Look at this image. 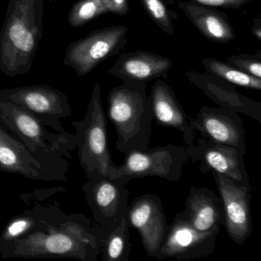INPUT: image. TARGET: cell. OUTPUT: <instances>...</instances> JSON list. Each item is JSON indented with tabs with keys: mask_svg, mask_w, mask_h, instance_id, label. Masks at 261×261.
Segmentation results:
<instances>
[{
	"mask_svg": "<svg viewBox=\"0 0 261 261\" xmlns=\"http://www.w3.org/2000/svg\"><path fill=\"white\" fill-rule=\"evenodd\" d=\"M173 65L169 58L149 51H137L120 55L108 73L122 81L147 83L160 77L167 80Z\"/></svg>",
	"mask_w": 261,
	"mask_h": 261,
	"instance_id": "18",
	"label": "cell"
},
{
	"mask_svg": "<svg viewBox=\"0 0 261 261\" xmlns=\"http://www.w3.org/2000/svg\"><path fill=\"white\" fill-rule=\"evenodd\" d=\"M191 2L196 3L206 7H219L224 9L241 8L250 0H190Z\"/></svg>",
	"mask_w": 261,
	"mask_h": 261,
	"instance_id": "27",
	"label": "cell"
},
{
	"mask_svg": "<svg viewBox=\"0 0 261 261\" xmlns=\"http://www.w3.org/2000/svg\"><path fill=\"white\" fill-rule=\"evenodd\" d=\"M108 13L103 0H79L70 10L68 23L72 28L83 27Z\"/></svg>",
	"mask_w": 261,
	"mask_h": 261,
	"instance_id": "24",
	"label": "cell"
},
{
	"mask_svg": "<svg viewBox=\"0 0 261 261\" xmlns=\"http://www.w3.org/2000/svg\"><path fill=\"white\" fill-rule=\"evenodd\" d=\"M71 124L76 130L74 143L79 163L88 179L111 176L116 165L108 146V126L100 84H95L93 88L85 117Z\"/></svg>",
	"mask_w": 261,
	"mask_h": 261,
	"instance_id": "5",
	"label": "cell"
},
{
	"mask_svg": "<svg viewBox=\"0 0 261 261\" xmlns=\"http://www.w3.org/2000/svg\"><path fill=\"white\" fill-rule=\"evenodd\" d=\"M108 13L125 16L129 13V0H103Z\"/></svg>",
	"mask_w": 261,
	"mask_h": 261,
	"instance_id": "28",
	"label": "cell"
},
{
	"mask_svg": "<svg viewBox=\"0 0 261 261\" xmlns=\"http://www.w3.org/2000/svg\"><path fill=\"white\" fill-rule=\"evenodd\" d=\"M186 215L191 225L198 231L218 234L224 225L222 201L207 188L192 187L186 198Z\"/></svg>",
	"mask_w": 261,
	"mask_h": 261,
	"instance_id": "19",
	"label": "cell"
},
{
	"mask_svg": "<svg viewBox=\"0 0 261 261\" xmlns=\"http://www.w3.org/2000/svg\"><path fill=\"white\" fill-rule=\"evenodd\" d=\"M128 29L113 25L94 30L67 48L64 65L79 77L87 75L99 65L116 56L127 42Z\"/></svg>",
	"mask_w": 261,
	"mask_h": 261,
	"instance_id": "7",
	"label": "cell"
},
{
	"mask_svg": "<svg viewBox=\"0 0 261 261\" xmlns=\"http://www.w3.org/2000/svg\"><path fill=\"white\" fill-rule=\"evenodd\" d=\"M126 220L138 231L148 256L154 257L169 229L162 200L152 194L137 197L128 205Z\"/></svg>",
	"mask_w": 261,
	"mask_h": 261,
	"instance_id": "13",
	"label": "cell"
},
{
	"mask_svg": "<svg viewBox=\"0 0 261 261\" xmlns=\"http://www.w3.org/2000/svg\"><path fill=\"white\" fill-rule=\"evenodd\" d=\"M44 0H10L0 31V71L27 74L43 36Z\"/></svg>",
	"mask_w": 261,
	"mask_h": 261,
	"instance_id": "2",
	"label": "cell"
},
{
	"mask_svg": "<svg viewBox=\"0 0 261 261\" xmlns=\"http://www.w3.org/2000/svg\"><path fill=\"white\" fill-rule=\"evenodd\" d=\"M207 74L222 79L235 86L247 89L261 90V79L253 77L218 59L207 58L202 61Z\"/></svg>",
	"mask_w": 261,
	"mask_h": 261,
	"instance_id": "22",
	"label": "cell"
},
{
	"mask_svg": "<svg viewBox=\"0 0 261 261\" xmlns=\"http://www.w3.org/2000/svg\"><path fill=\"white\" fill-rule=\"evenodd\" d=\"M0 125L19 139L38 160L68 173L71 152L76 149L74 134L53 133L30 111L0 97Z\"/></svg>",
	"mask_w": 261,
	"mask_h": 261,
	"instance_id": "4",
	"label": "cell"
},
{
	"mask_svg": "<svg viewBox=\"0 0 261 261\" xmlns=\"http://www.w3.org/2000/svg\"><path fill=\"white\" fill-rule=\"evenodd\" d=\"M186 76L220 108L238 114L242 113L253 120L261 121V103L240 94L232 84L211 74H201L197 71H189Z\"/></svg>",
	"mask_w": 261,
	"mask_h": 261,
	"instance_id": "17",
	"label": "cell"
},
{
	"mask_svg": "<svg viewBox=\"0 0 261 261\" xmlns=\"http://www.w3.org/2000/svg\"><path fill=\"white\" fill-rule=\"evenodd\" d=\"M128 182L123 177L96 176L82 186L94 223L106 231L126 218L129 192L125 185Z\"/></svg>",
	"mask_w": 261,
	"mask_h": 261,
	"instance_id": "8",
	"label": "cell"
},
{
	"mask_svg": "<svg viewBox=\"0 0 261 261\" xmlns=\"http://www.w3.org/2000/svg\"><path fill=\"white\" fill-rule=\"evenodd\" d=\"M129 226L126 218L110 231L103 230L101 259L103 261H128L131 253Z\"/></svg>",
	"mask_w": 261,
	"mask_h": 261,
	"instance_id": "21",
	"label": "cell"
},
{
	"mask_svg": "<svg viewBox=\"0 0 261 261\" xmlns=\"http://www.w3.org/2000/svg\"><path fill=\"white\" fill-rule=\"evenodd\" d=\"M50 2H58V1H60V0H49Z\"/></svg>",
	"mask_w": 261,
	"mask_h": 261,
	"instance_id": "30",
	"label": "cell"
},
{
	"mask_svg": "<svg viewBox=\"0 0 261 261\" xmlns=\"http://www.w3.org/2000/svg\"><path fill=\"white\" fill-rule=\"evenodd\" d=\"M0 97L25 108L46 127L65 132L61 119L71 117L72 111L68 96L60 90L48 85L6 88L0 91Z\"/></svg>",
	"mask_w": 261,
	"mask_h": 261,
	"instance_id": "9",
	"label": "cell"
},
{
	"mask_svg": "<svg viewBox=\"0 0 261 261\" xmlns=\"http://www.w3.org/2000/svg\"><path fill=\"white\" fill-rule=\"evenodd\" d=\"M191 126L201 137L246 152L244 122L238 113L222 108L203 106Z\"/></svg>",
	"mask_w": 261,
	"mask_h": 261,
	"instance_id": "15",
	"label": "cell"
},
{
	"mask_svg": "<svg viewBox=\"0 0 261 261\" xmlns=\"http://www.w3.org/2000/svg\"><path fill=\"white\" fill-rule=\"evenodd\" d=\"M178 7L186 17L209 40L227 43L236 38L234 30L224 13L194 2H178Z\"/></svg>",
	"mask_w": 261,
	"mask_h": 261,
	"instance_id": "20",
	"label": "cell"
},
{
	"mask_svg": "<svg viewBox=\"0 0 261 261\" xmlns=\"http://www.w3.org/2000/svg\"><path fill=\"white\" fill-rule=\"evenodd\" d=\"M43 225V221L32 210L13 217L0 233V246L23 238L30 232Z\"/></svg>",
	"mask_w": 261,
	"mask_h": 261,
	"instance_id": "23",
	"label": "cell"
},
{
	"mask_svg": "<svg viewBox=\"0 0 261 261\" xmlns=\"http://www.w3.org/2000/svg\"><path fill=\"white\" fill-rule=\"evenodd\" d=\"M140 3L149 17L162 31L169 36L174 34L173 19L176 16L166 5L165 0H140Z\"/></svg>",
	"mask_w": 261,
	"mask_h": 261,
	"instance_id": "25",
	"label": "cell"
},
{
	"mask_svg": "<svg viewBox=\"0 0 261 261\" xmlns=\"http://www.w3.org/2000/svg\"><path fill=\"white\" fill-rule=\"evenodd\" d=\"M212 173L222 201L226 231L233 242L243 244L250 236L253 227L251 186L238 184L214 171Z\"/></svg>",
	"mask_w": 261,
	"mask_h": 261,
	"instance_id": "11",
	"label": "cell"
},
{
	"mask_svg": "<svg viewBox=\"0 0 261 261\" xmlns=\"http://www.w3.org/2000/svg\"><path fill=\"white\" fill-rule=\"evenodd\" d=\"M252 34L259 41H261V19L260 16H258L253 22V27L250 30Z\"/></svg>",
	"mask_w": 261,
	"mask_h": 261,
	"instance_id": "29",
	"label": "cell"
},
{
	"mask_svg": "<svg viewBox=\"0 0 261 261\" xmlns=\"http://www.w3.org/2000/svg\"><path fill=\"white\" fill-rule=\"evenodd\" d=\"M108 102V117L117 133V150L126 153L147 149L153 119L146 83L123 81L110 91Z\"/></svg>",
	"mask_w": 261,
	"mask_h": 261,
	"instance_id": "3",
	"label": "cell"
},
{
	"mask_svg": "<svg viewBox=\"0 0 261 261\" xmlns=\"http://www.w3.org/2000/svg\"><path fill=\"white\" fill-rule=\"evenodd\" d=\"M0 172L41 181H68V173L38 160L23 143L0 125Z\"/></svg>",
	"mask_w": 261,
	"mask_h": 261,
	"instance_id": "12",
	"label": "cell"
},
{
	"mask_svg": "<svg viewBox=\"0 0 261 261\" xmlns=\"http://www.w3.org/2000/svg\"><path fill=\"white\" fill-rule=\"evenodd\" d=\"M226 62L253 77L261 79V55L258 51L256 56L240 55L226 59Z\"/></svg>",
	"mask_w": 261,
	"mask_h": 261,
	"instance_id": "26",
	"label": "cell"
},
{
	"mask_svg": "<svg viewBox=\"0 0 261 261\" xmlns=\"http://www.w3.org/2000/svg\"><path fill=\"white\" fill-rule=\"evenodd\" d=\"M218 234L202 233L194 228L186 211L179 212L169 225L164 241L154 257L159 260L175 258L178 261L208 257L216 245Z\"/></svg>",
	"mask_w": 261,
	"mask_h": 261,
	"instance_id": "10",
	"label": "cell"
},
{
	"mask_svg": "<svg viewBox=\"0 0 261 261\" xmlns=\"http://www.w3.org/2000/svg\"><path fill=\"white\" fill-rule=\"evenodd\" d=\"M124 161L116 166L110 178L123 177L128 181L133 178L155 176L169 181H178L182 176V167L189 160L186 149L167 144L146 150L126 152Z\"/></svg>",
	"mask_w": 261,
	"mask_h": 261,
	"instance_id": "6",
	"label": "cell"
},
{
	"mask_svg": "<svg viewBox=\"0 0 261 261\" xmlns=\"http://www.w3.org/2000/svg\"><path fill=\"white\" fill-rule=\"evenodd\" d=\"M188 157L199 163L200 172H216L241 185L250 184L244 166V152L237 148L215 143L201 137L188 146Z\"/></svg>",
	"mask_w": 261,
	"mask_h": 261,
	"instance_id": "14",
	"label": "cell"
},
{
	"mask_svg": "<svg viewBox=\"0 0 261 261\" xmlns=\"http://www.w3.org/2000/svg\"><path fill=\"white\" fill-rule=\"evenodd\" d=\"M35 213L43 225L20 239L0 246L2 258H71L96 261L103 230L82 214L66 215L59 206L38 204Z\"/></svg>",
	"mask_w": 261,
	"mask_h": 261,
	"instance_id": "1",
	"label": "cell"
},
{
	"mask_svg": "<svg viewBox=\"0 0 261 261\" xmlns=\"http://www.w3.org/2000/svg\"><path fill=\"white\" fill-rule=\"evenodd\" d=\"M149 99L155 123L179 131L187 146L195 143L196 132L191 126L192 118L185 112L170 85L161 79L155 81Z\"/></svg>",
	"mask_w": 261,
	"mask_h": 261,
	"instance_id": "16",
	"label": "cell"
}]
</instances>
